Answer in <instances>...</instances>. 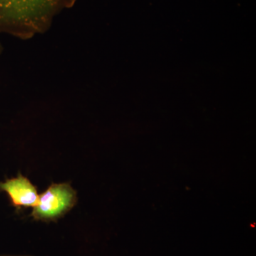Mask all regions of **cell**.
<instances>
[{
    "label": "cell",
    "instance_id": "obj_5",
    "mask_svg": "<svg viewBox=\"0 0 256 256\" xmlns=\"http://www.w3.org/2000/svg\"><path fill=\"white\" fill-rule=\"evenodd\" d=\"M2 52V46L1 42H0V54Z\"/></svg>",
    "mask_w": 256,
    "mask_h": 256
},
{
    "label": "cell",
    "instance_id": "obj_2",
    "mask_svg": "<svg viewBox=\"0 0 256 256\" xmlns=\"http://www.w3.org/2000/svg\"><path fill=\"white\" fill-rule=\"evenodd\" d=\"M77 202V192L70 183L53 182L40 195L30 216L36 222H57L73 210Z\"/></svg>",
    "mask_w": 256,
    "mask_h": 256
},
{
    "label": "cell",
    "instance_id": "obj_4",
    "mask_svg": "<svg viewBox=\"0 0 256 256\" xmlns=\"http://www.w3.org/2000/svg\"><path fill=\"white\" fill-rule=\"evenodd\" d=\"M0 256H14V255H0Z\"/></svg>",
    "mask_w": 256,
    "mask_h": 256
},
{
    "label": "cell",
    "instance_id": "obj_1",
    "mask_svg": "<svg viewBox=\"0 0 256 256\" xmlns=\"http://www.w3.org/2000/svg\"><path fill=\"white\" fill-rule=\"evenodd\" d=\"M76 0H0V32L30 37L46 31Z\"/></svg>",
    "mask_w": 256,
    "mask_h": 256
},
{
    "label": "cell",
    "instance_id": "obj_3",
    "mask_svg": "<svg viewBox=\"0 0 256 256\" xmlns=\"http://www.w3.org/2000/svg\"><path fill=\"white\" fill-rule=\"evenodd\" d=\"M0 192L6 194L10 205L20 213L23 208L34 207L38 202V190L26 176L18 172L16 176L0 182Z\"/></svg>",
    "mask_w": 256,
    "mask_h": 256
}]
</instances>
